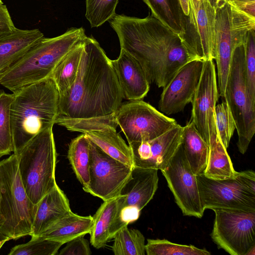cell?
I'll return each mask as SVG.
<instances>
[{
  "label": "cell",
  "mask_w": 255,
  "mask_h": 255,
  "mask_svg": "<svg viewBox=\"0 0 255 255\" xmlns=\"http://www.w3.org/2000/svg\"><path fill=\"white\" fill-rule=\"evenodd\" d=\"M121 48L140 63L150 83L164 88L178 70L196 59L179 35L152 15L143 18L115 14L109 20Z\"/></svg>",
  "instance_id": "1"
},
{
  "label": "cell",
  "mask_w": 255,
  "mask_h": 255,
  "mask_svg": "<svg viewBox=\"0 0 255 255\" xmlns=\"http://www.w3.org/2000/svg\"><path fill=\"white\" fill-rule=\"evenodd\" d=\"M123 99L111 60L95 39L86 36L76 79L59 94V115L71 119L105 116L116 113Z\"/></svg>",
  "instance_id": "2"
},
{
  "label": "cell",
  "mask_w": 255,
  "mask_h": 255,
  "mask_svg": "<svg viewBox=\"0 0 255 255\" xmlns=\"http://www.w3.org/2000/svg\"><path fill=\"white\" fill-rule=\"evenodd\" d=\"M10 120L13 153L39 133L53 128L59 115V93L51 78L21 87L12 92Z\"/></svg>",
  "instance_id": "3"
},
{
  "label": "cell",
  "mask_w": 255,
  "mask_h": 255,
  "mask_svg": "<svg viewBox=\"0 0 255 255\" xmlns=\"http://www.w3.org/2000/svg\"><path fill=\"white\" fill-rule=\"evenodd\" d=\"M86 36L83 27H72L59 36L42 37L0 76V84L13 92L49 78L62 58Z\"/></svg>",
  "instance_id": "4"
},
{
  "label": "cell",
  "mask_w": 255,
  "mask_h": 255,
  "mask_svg": "<svg viewBox=\"0 0 255 255\" xmlns=\"http://www.w3.org/2000/svg\"><path fill=\"white\" fill-rule=\"evenodd\" d=\"M0 230L11 240L29 236L37 205L25 191L14 153L0 161Z\"/></svg>",
  "instance_id": "5"
},
{
  "label": "cell",
  "mask_w": 255,
  "mask_h": 255,
  "mask_svg": "<svg viewBox=\"0 0 255 255\" xmlns=\"http://www.w3.org/2000/svg\"><path fill=\"white\" fill-rule=\"evenodd\" d=\"M20 176L29 199L37 205L57 184L53 128L34 136L17 155Z\"/></svg>",
  "instance_id": "6"
},
{
  "label": "cell",
  "mask_w": 255,
  "mask_h": 255,
  "mask_svg": "<svg viewBox=\"0 0 255 255\" xmlns=\"http://www.w3.org/2000/svg\"><path fill=\"white\" fill-rule=\"evenodd\" d=\"M216 60L219 96L224 98L236 48L255 29V17L237 8L227 0H216Z\"/></svg>",
  "instance_id": "7"
},
{
  "label": "cell",
  "mask_w": 255,
  "mask_h": 255,
  "mask_svg": "<svg viewBox=\"0 0 255 255\" xmlns=\"http://www.w3.org/2000/svg\"><path fill=\"white\" fill-rule=\"evenodd\" d=\"M201 201L204 209L255 212V173L251 170L238 172L222 180L196 175Z\"/></svg>",
  "instance_id": "8"
},
{
  "label": "cell",
  "mask_w": 255,
  "mask_h": 255,
  "mask_svg": "<svg viewBox=\"0 0 255 255\" xmlns=\"http://www.w3.org/2000/svg\"><path fill=\"white\" fill-rule=\"evenodd\" d=\"M244 43L234 51L223 98L234 119L237 146L243 154L255 132V106L250 100L246 85Z\"/></svg>",
  "instance_id": "9"
},
{
  "label": "cell",
  "mask_w": 255,
  "mask_h": 255,
  "mask_svg": "<svg viewBox=\"0 0 255 255\" xmlns=\"http://www.w3.org/2000/svg\"><path fill=\"white\" fill-rule=\"evenodd\" d=\"M184 15L181 40L196 59L214 60L216 52V0H180Z\"/></svg>",
  "instance_id": "10"
},
{
  "label": "cell",
  "mask_w": 255,
  "mask_h": 255,
  "mask_svg": "<svg viewBox=\"0 0 255 255\" xmlns=\"http://www.w3.org/2000/svg\"><path fill=\"white\" fill-rule=\"evenodd\" d=\"M116 116L128 144L153 139L177 124L174 119L141 100L122 103Z\"/></svg>",
  "instance_id": "11"
},
{
  "label": "cell",
  "mask_w": 255,
  "mask_h": 255,
  "mask_svg": "<svg viewBox=\"0 0 255 255\" xmlns=\"http://www.w3.org/2000/svg\"><path fill=\"white\" fill-rule=\"evenodd\" d=\"M211 237L218 248L246 255L255 246V212L215 209Z\"/></svg>",
  "instance_id": "12"
},
{
  "label": "cell",
  "mask_w": 255,
  "mask_h": 255,
  "mask_svg": "<svg viewBox=\"0 0 255 255\" xmlns=\"http://www.w3.org/2000/svg\"><path fill=\"white\" fill-rule=\"evenodd\" d=\"M89 140L90 182L86 192L103 201L120 195L133 167L110 156Z\"/></svg>",
  "instance_id": "13"
},
{
  "label": "cell",
  "mask_w": 255,
  "mask_h": 255,
  "mask_svg": "<svg viewBox=\"0 0 255 255\" xmlns=\"http://www.w3.org/2000/svg\"><path fill=\"white\" fill-rule=\"evenodd\" d=\"M161 171L183 215L202 218L205 210L201 201L196 175L190 167L181 144Z\"/></svg>",
  "instance_id": "14"
},
{
  "label": "cell",
  "mask_w": 255,
  "mask_h": 255,
  "mask_svg": "<svg viewBox=\"0 0 255 255\" xmlns=\"http://www.w3.org/2000/svg\"><path fill=\"white\" fill-rule=\"evenodd\" d=\"M219 97L215 64L205 60L191 102V121L208 146L218 137L215 112Z\"/></svg>",
  "instance_id": "15"
},
{
  "label": "cell",
  "mask_w": 255,
  "mask_h": 255,
  "mask_svg": "<svg viewBox=\"0 0 255 255\" xmlns=\"http://www.w3.org/2000/svg\"><path fill=\"white\" fill-rule=\"evenodd\" d=\"M204 61L195 59L185 63L163 88L158 108L165 115L183 111L191 103L198 87Z\"/></svg>",
  "instance_id": "16"
},
{
  "label": "cell",
  "mask_w": 255,
  "mask_h": 255,
  "mask_svg": "<svg viewBox=\"0 0 255 255\" xmlns=\"http://www.w3.org/2000/svg\"><path fill=\"white\" fill-rule=\"evenodd\" d=\"M182 130L177 124L153 139L128 144L134 166L164 170L181 144Z\"/></svg>",
  "instance_id": "17"
},
{
  "label": "cell",
  "mask_w": 255,
  "mask_h": 255,
  "mask_svg": "<svg viewBox=\"0 0 255 255\" xmlns=\"http://www.w3.org/2000/svg\"><path fill=\"white\" fill-rule=\"evenodd\" d=\"M123 98L129 101L140 100L149 90V82L138 61L121 48L118 58L111 60Z\"/></svg>",
  "instance_id": "18"
},
{
  "label": "cell",
  "mask_w": 255,
  "mask_h": 255,
  "mask_svg": "<svg viewBox=\"0 0 255 255\" xmlns=\"http://www.w3.org/2000/svg\"><path fill=\"white\" fill-rule=\"evenodd\" d=\"M125 199V196L120 195L104 201L93 217L90 243L96 249L105 247L120 230L119 218Z\"/></svg>",
  "instance_id": "19"
},
{
  "label": "cell",
  "mask_w": 255,
  "mask_h": 255,
  "mask_svg": "<svg viewBox=\"0 0 255 255\" xmlns=\"http://www.w3.org/2000/svg\"><path fill=\"white\" fill-rule=\"evenodd\" d=\"M158 170L133 166L131 176L123 188L124 206L141 211L153 198L158 188Z\"/></svg>",
  "instance_id": "20"
},
{
  "label": "cell",
  "mask_w": 255,
  "mask_h": 255,
  "mask_svg": "<svg viewBox=\"0 0 255 255\" xmlns=\"http://www.w3.org/2000/svg\"><path fill=\"white\" fill-rule=\"evenodd\" d=\"M69 201L57 184L37 204V209L29 236L35 238L60 219L71 212Z\"/></svg>",
  "instance_id": "21"
},
{
  "label": "cell",
  "mask_w": 255,
  "mask_h": 255,
  "mask_svg": "<svg viewBox=\"0 0 255 255\" xmlns=\"http://www.w3.org/2000/svg\"><path fill=\"white\" fill-rule=\"evenodd\" d=\"M43 37L38 29L16 27L0 35V76Z\"/></svg>",
  "instance_id": "22"
},
{
  "label": "cell",
  "mask_w": 255,
  "mask_h": 255,
  "mask_svg": "<svg viewBox=\"0 0 255 255\" xmlns=\"http://www.w3.org/2000/svg\"><path fill=\"white\" fill-rule=\"evenodd\" d=\"M93 222V216H82L71 212L36 238L64 244L78 236L90 234Z\"/></svg>",
  "instance_id": "23"
},
{
  "label": "cell",
  "mask_w": 255,
  "mask_h": 255,
  "mask_svg": "<svg viewBox=\"0 0 255 255\" xmlns=\"http://www.w3.org/2000/svg\"><path fill=\"white\" fill-rule=\"evenodd\" d=\"M181 146L193 174L204 173L207 164L209 146L192 121L183 127Z\"/></svg>",
  "instance_id": "24"
},
{
  "label": "cell",
  "mask_w": 255,
  "mask_h": 255,
  "mask_svg": "<svg viewBox=\"0 0 255 255\" xmlns=\"http://www.w3.org/2000/svg\"><path fill=\"white\" fill-rule=\"evenodd\" d=\"M116 128L109 127L100 130L88 131L84 133L105 153L133 167V162L129 147L117 132Z\"/></svg>",
  "instance_id": "25"
},
{
  "label": "cell",
  "mask_w": 255,
  "mask_h": 255,
  "mask_svg": "<svg viewBox=\"0 0 255 255\" xmlns=\"http://www.w3.org/2000/svg\"><path fill=\"white\" fill-rule=\"evenodd\" d=\"M68 159L78 180L86 192L90 182V140L83 133L73 139L69 144Z\"/></svg>",
  "instance_id": "26"
},
{
  "label": "cell",
  "mask_w": 255,
  "mask_h": 255,
  "mask_svg": "<svg viewBox=\"0 0 255 255\" xmlns=\"http://www.w3.org/2000/svg\"><path fill=\"white\" fill-rule=\"evenodd\" d=\"M84 39L79 42L59 62L50 76L59 94L74 82L84 49Z\"/></svg>",
  "instance_id": "27"
},
{
  "label": "cell",
  "mask_w": 255,
  "mask_h": 255,
  "mask_svg": "<svg viewBox=\"0 0 255 255\" xmlns=\"http://www.w3.org/2000/svg\"><path fill=\"white\" fill-rule=\"evenodd\" d=\"M152 15L181 36L184 32V15L180 0H143Z\"/></svg>",
  "instance_id": "28"
},
{
  "label": "cell",
  "mask_w": 255,
  "mask_h": 255,
  "mask_svg": "<svg viewBox=\"0 0 255 255\" xmlns=\"http://www.w3.org/2000/svg\"><path fill=\"white\" fill-rule=\"evenodd\" d=\"M237 172L227 149L218 136L209 146L207 164L204 174L210 178L222 180L233 177Z\"/></svg>",
  "instance_id": "29"
},
{
  "label": "cell",
  "mask_w": 255,
  "mask_h": 255,
  "mask_svg": "<svg viewBox=\"0 0 255 255\" xmlns=\"http://www.w3.org/2000/svg\"><path fill=\"white\" fill-rule=\"evenodd\" d=\"M112 250L115 255H145V238L137 229L125 226L113 238Z\"/></svg>",
  "instance_id": "30"
},
{
  "label": "cell",
  "mask_w": 255,
  "mask_h": 255,
  "mask_svg": "<svg viewBox=\"0 0 255 255\" xmlns=\"http://www.w3.org/2000/svg\"><path fill=\"white\" fill-rule=\"evenodd\" d=\"M55 124L64 127L69 130L83 133L109 127L117 128L118 126L116 113L105 116L86 119H71L58 115Z\"/></svg>",
  "instance_id": "31"
},
{
  "label": "cell",
  "mask_w": 255,
  "mask_h": 255,
  "mask_svg": "<svg viewBox=\"0 0 255 255\" xmlns=\"http://www.w3.org/2000/svg\"><path fill=\"white\" fill-rule=\"evenodd\" d=\"M13 94L0 90V157L13 151L10 120Z\"/></svg>",
  "instance_id": "32"
},
{
  "label": "cell",
  "mask_w": 255,
  "mask_h": 255,
  "mask_svg": "<svg viewBox=\"0 0 255 255\" xmlns=\"http://www.w3.org/2000/svg\"><path fill=\"white\" fill-rule=\"evenodd\" d=\"M147 255H210L205 249L193 245H185L172 243L165 239H147L145 245Z\"/></svg>",
  "instance_id": "33"
},
{
  "label": "cell",
  "mask_w": 255,
  "mask_h": 255,
  "mask_svg": "<svg viewBox=\"0 0 255 255\" xmlns=\"http://www.w3.org/2000/svg\"><path fill=\"white\" fill-rule=\"evenodd\" d=\"M119 0H86L85 16L91 27H97L116 14Z\"/></svg>",
  "instance_id": "34"
},
{
  "label": "cell",
  "mask_w": 255,
  "mask_h": 255,
  "mask_svg": "<svg viewBox=\"0 0 255 255\" xmlns=\"http://www.w3.org/2000/svg\"><path fill=\"white\" fill-rule=\"evenodd\" d=\"M63 244L60 242L38 238L27 243L15 246L8 255H55Z\"/></svg>",
  "instance_id": "35"
},
{
  "label": "cell",
  "mask_w": 255,
  "mask_h": 255,
  "mask_svg": "<svg viewBox=\"0 0 255 255\" xmlns=\"http://www.w3.org/2000/svg\"><path fill=\"white\" fill-rule=\"evenodd\" d=\"M215 118L218 136L227 149L236 129V125L228 104L225 101L216 106Z\"/></svg>",
  "instance_id": "36"
},
{
  "label": "cell",
  "mask_w": 255,
  "mask_h": 255,
  "mask_svg": "<svg viewBox=\"0 0 255 255\" xmlns=\"http://www.w3.org/2000/svg\"><path fill=\"white\" fill-rule=\"evenodd\" d=\"M244 47L247 91L251 103L255 106V29L250 32Z\"/></svg>",
  "instance_id": "37"
},
{
  "label": "cell",
  "mask_w": 255,
  "mask_h": 255,
  "mask_svg": "<svg viewBox=\"0 0 255 255\" xmlns=\"http://www.w3.org/2000/svg\"><path fill=\"white\" fill-rule=\"evenodd\" d=\"M92 254L89 243L84 236H78L66 243L59 255H90Z\"/></svg>",
  "instance_id": "38"
},
{
  "label": "cell",
  "mask_w": 255,
  "mask_h": 255,
  "mask_svg": "<svg viewBox=\"0 0 255 255\" xmlns=\"http://www.w3.org/2000/svg\"><path fill=\"white\" fill-rule=\"evenodd\" d=\"M15 27L6 5L0 3V36L11 31Z\"/></svg>",
  "instance_id": "39"
},
{
  "label": "cell",
  "mask_w": 255,
  "mask_h": 255,
  "mask_svg": "<svg viewBox=\"0 0 255 255\" xmlns=\"http://www.w3.org/2000/svg\"><path fill=\"white\" fill-rule=\"evenodd\" d=\"M237 8L255 17V0H227Z\"/></svg>",
  "instance_id": "40"
},
{
  "label": "cell",
  "mask_w": 255,
  "mask_h": 255,
  "mask_svg": "<svg viewBox=\"0 0 255 255\" xmlns=\"http://www.w3.org/2000/svg\"><path fill=\"white\" fill-rule=\"evenodd\" d=\"M11 240L0 230V249L5 242Z\"/></svg>",
  "instance_id": "41"
},
{
  "label": "cell",
  "mask_w": 255,
  "mask_h": 255,
  "mask_svg": "<svg viewBox=\"0 0 255 255\" xmlns=\"http://www.w3.org/2000/svg\"><path fill=\"white\" fill-rule=\"evenodd\" d=\"M255 255V246L252 247L246 254V255Z\"/></svg>",
  "instance_id": "42"
},
{
  "label": "cell",
  "mask_w": 255,
  "mask_h": 255,
  "mask_svg": "<svg viewBox=\"0 0 255 255\" xmlns=\"http://www.w3.org/2000/svg\"><path fill=\"white\" fill-rule=\"evenodd\" d=\"M0 3H3L2 0H0Z\"/></svg>",
  "instance_id": "43"
},
{
  "label": "cell",
  "mask_w": 255,
  "mask_h": 255,
  "mask_svg": "<svg viewBox=\"0 0 255 255\" xmlns=\"http://www.w3.org/2000/svg\"></svg>",
  "instance_id": "44"
}]
</instances>
